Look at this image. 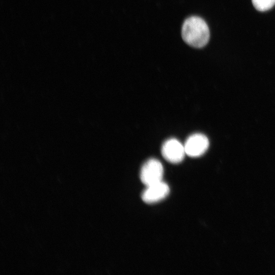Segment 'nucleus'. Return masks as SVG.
Instances as JSON below:
<instances>
[{
	"label": "nucleus",
	"instance_id": "39448f33",
	"mask_svg": "<svg viewBox=\"0 0 275 275\" xmlns=\"http://www.w3.org/2000/svg\"><path fill=\"white\" fill-rule=\"evenodd\" d=\"M168 185L162 181L146 186L142 193V200L146 203L153 204L164 199L169 194Z\"/></svg>",
	"mask_w": 275,
	"mask_h": 275
},
{
	"label": "nucleus",
	"instance_id": "f03ea898",
	"mask_svg": "<svg viewBox=\"0 0 275 275\" xmlns=\"http://www.w3.org/2000/svg\"><path fill=\"white\" fill-rule=\"evenodd\" d=\"M163 174V168L160 161L155 158H151L142 166L140 179L147 186L162 181Z\"/></svg>",
	"mask_w": 275,
	"mask_h": 275
},
{
	"label": "nucleus",
	"instance_id": "20e7f679",
	"mask_svg": "<svg viewBox=\"0 0 275 275\" xmlns=\"http://www.w3.org/2000/svg\"><path fill=\"white\" fill-rule=\"evenodd\" d=\"M209 145L208 138L202 133H194L190 135L184 145L186 154L196 157L203 154Z\"/></svg>",
	"mask_w": 275,
	"mask_h": 275
},
{
	"label": "nucleus",
	"instance_id": "423d86ee",
	"mask_svg": "<svg viewBox=\"0 0 275 275\" xmlns=\"http://www.w3.org/2000/svg\"><path fill=\"white\" fill-rule=\"evenodd\" d=\"M252 3L258 11H265L273 7L275 0H252Z\"/></svg>",
	"mask_w": 275,
	"mask_h": 275
},
{
	"label": "nucleus",
	"instance_id": "f257e3e1",
	"mask_svg": "<svg viewBox=\"0 0 275 275\" xmlns=\"http://www.w3.org/2000/svg\"><path fill=\"white\" fill-rule=\"evenodd\" d=\"M183 40L196 48L205 46L209 39L210 32L206 22L198 16H191L184 22L181 30Z\"/></svg>",
	"mask_w": 275,
	"mask_h": 275
},
{
	"label": "nucleus",
	"instance_id": "7ed1b4c3",
	"mask_svg": "<svg viewBox=\"0 0 275 275\" xmlns=\"http://www.w3.org/2000/svg\"><path fill=\"white\" fill-rule=\"evenodd\" d=\"M161 154L164 159L173 163H178L183 159L186 154L184 146L176 139L166 141L161 147Z\"/></svg>",
	"mask_w": 275,
	"mask_h": 275
}]
</instances>
